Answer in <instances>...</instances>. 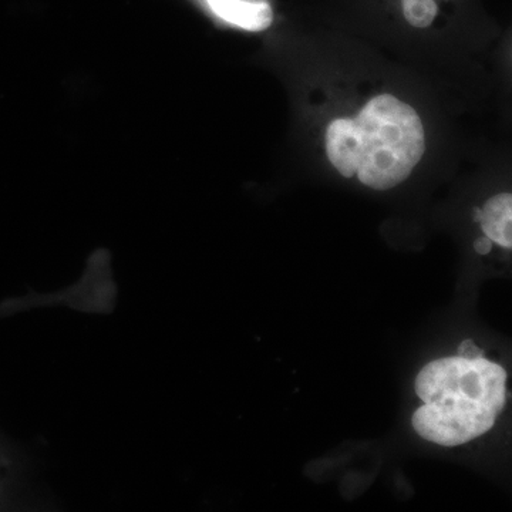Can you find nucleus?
Instances as JSON below:
<instances>
[{
	"mask_svg": "<svg viewBox=\"0 0 512 512\" xmlns=\"http://www.w3.org/2000/svg\"><path fill=\"white\" fill-rule=\"evenodd\" d=\"M423 406L413 427L424 440L456 447L493 429L507 402V373L484 356L444 357L424 366L416 379Z\"/></svg>",
	"mask_w": 512,
	"mask_h": 512,
	"instance_id": "obj_1",
	"label": "nucleus"
},
{
	"mask_svg": "<svg viewBox=\"0 0 512 512\" xmlns=\"http://www.w3.org/2000/svg\"><path fill=\"white\" fill-rule=\"evenodd\" d=\"M355 123L360 183L386 191L406 181L426 151V134L416 110L392 94H380L363 107Z\"/></svg>",
	"mask_w": 512,
	"mask_h": 512,
	"instance_id": "obj_2",
	"label": "nucleus"
},
{
	"mask_svg": "<svg viewBox=\"0 0 512 512\" xmlns=\"http://www.w3.org/2000/svg\"><path fill=\"white\" fill-rule=\"evenodd\" d=\"M326 154L343 177L356 175L360 163V138L355 120L338 119L326 131Z\"/></svg>",
	"mask_w": 512,
	"mask_h": 512,
	"instance_id": "obj_3",
	"label": "nucleus"
},
{
	"mask_svg": "<svg viewBox=\"0 0 512 512\" xmlns=\"http://www.w3.org/2000/svg\"><path fill=\"white\" fill-rule=\"evenodd\" d=\"M211 12L228 25L248 32H264L274 22V12L265 0H205Z\"/></svg>",
	"mask_w": 512,
	"mask_h": 512,
	"instance_id": "obj_4",
	"label": "nucleus"
},
{
	"mask_svg": "<svg viewBox=\"0 0 512 512\" xmlns=\"http://www.w3.org/2000/svg\"><path fill=\"white\" fill-rule=\"evenodd\" d=\"M485 237L503 248L512 247V195L498 194L487 201L480 220Z\"/></svg>",
	"mask_w": 512,
	"mask_h": 512,
	"instance_id": "obj_5",
	"label": "nucleus"
},
{
	"mask_svg": "<svg viewBox=\"0 0 512 512\" xmlns=\"http://www.w3.org/2000/svg\"><path fill=\"white\" fill-rule=\"evenodd\" d=\"M404 19L414 28H429L436 19L439 8L434 0H403Z\"/></svg>",
	"mask_w": 512,
	"mask_h": 512,
	"instance_id": "obj_6",
	"label": "nucleus"
},
{
	"mask_svg": "<svg viewBox=\"0 0 512 512\" xmlns=\"http://www.w3.org/2000/svg\"><path fill=\"white\" fill-rule=\"evenodd\" d=\"M458 356L467 357V359H476V357L483 356L480 348L473 342V340H464L458 348Z\"/></svg>",
	"mask_w": 512,
	"mask_h": 512,
	"instance_id": "obj_7",
	"label": "nucleus"
},
{
	"mask_svg": "<svg viewBox=\"0 0 512 512\" xmlns=\"http://www.w3.org/2000/svg\"><path fill=\"white\" fill-rule=\"evenodd\" d=\"M474 249H476L480 255L490 254L491 249H493V241L487 237L478 238L476 244H474Z\"/></svg>",
	"mask_w": 512,
	"mask_h": 512,
	"instance_id": "obj_8",
	"label": "nucleus"
}]
</instances>
